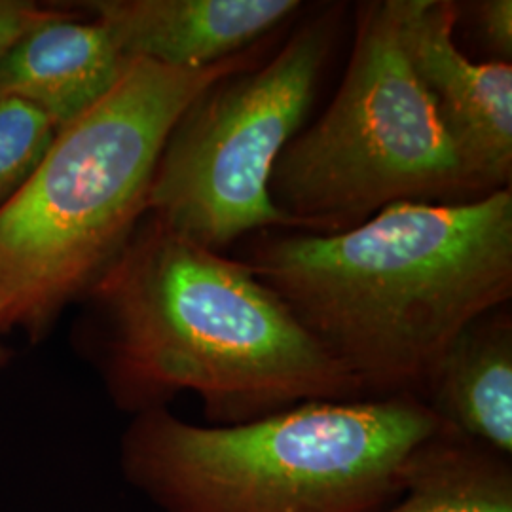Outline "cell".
I'll return each mask as SVG.
<instances>
[{
	"label": "cell",
	"mask_w": 512,
	"mask_h": 512,
	"mask_svg": "<svg viewBox=\"0 0 512 512\" xmlns=\"http://www.w3.org/2000/svg\"><path fill=\"white\" fill-rule=\"evenodd\" d=\"M86 296L95 361L114 403L133 414L181 393L198 395L215 425L366 399L245 262L150 215Z\"/></svg>",
	"instance_id": "6da1fadb"
},
{
	"label": "cell",
	"mask_w": 512,
	"mask_h": 512,
	"mask_svg": "<svg viewBox=\"0 0 512 512\" xmlns=\"http://www.w3.org/2000/svg\"><path fill=\"white\" fill-rule=\"evenodd\" d=\"M245 264L366 399H420L459 332L511 300V188L395 203L336 234L268 238Z\"/></svg>",
	"instance_id": "7a4b0ae2"
},
{
	"label": "cell",
	"mask_w": 512,
	"mask_h": 512,
	"mask_svg": "<svg viewBox=\"0 0 512 512\" xmlns=\"http://www.w3.org/2000/svg\"><path fill=\"white\" fill-rule=\"evenodd\" d=\"M251 50L203 69L133 59L97 105L57 131L33 177L0 209V332L38 338L92 291L147 217L169 131Z\"/></svg>",
	"instance_id": "3957f363"
},
{
	"label": "cell",
	"mask_w": 512,
	"mask_h": 512,
	"mask_svg": "<svg viewBox=\"0 0 512 512\" xmlns=\"http://www.w3.org/2000/svg\"><path fill=\"white\" fill-rule=\"evenodd\" d=\"M444 425L412 395L311 401L239 425L135 414L122 471L162 512H378Z\"/></svg>",
	"instance_id": "277c9868"
},
{
	"label": "cell",
	"mask_w": 512,
	"mask_h": 512,
	"mask_svg": "<svg viewBox=\"0 0 512 512\" xmlns=\"http://www.w3.org/2000/svg\"><path fill=\"white\" fill-rule=\"evenodd\" d=\"M270 196L308 234L344 232L395 203L482 198L410 69L395 0L357 8L342 86L277 158Z\"/></svg>",
	"instance_id": "5b68a950"
},
{
	"label": "cell",
	"mask_w": 512,
	"mask_h": 512,
	"mask_svg": "<svg viewBox=\"0 0 512 512\" xmlns=\"http://www.w3.org/2000/svg\"><path fill=\"white\" fill-rule=\"evenodd\" d=\"M336 16L332 8L306 21L266 65L220 78L184 109L154 169L147 215L213 251L289 228L270 179L313 103Z\"/></svg>",
	"instance_id": "8992f818"
},
{
	"label": "cell",
	"mask_w": 512,
	"mask_h": 512,
	"mask_svg": "<svg viewBox=\"0 0 512 512\" xmlns=\"http://www.w3.org/2000/svg\"><path fill=\"white\" fill-rule=\"evenodd\" d=\"M399 35L420 82L478 196L509 190L512 179V67L475 63L454 40L459 6L395 0Z\"/></svg>",
	"instance_id": "52a82bcc"
},
{
	"label": "cell",
	"mask_w": 512,
	"mask_h": 512,
	"mask_svg": "<svg viewBox=\"0 0 512 512\" xmlns=\"http://www.w3.org/2000/svg\"><path fill=\"white\" fill-rule=\"evenodd\" d=\"M78 10L109 29L128 59L203 69L249 52L300 10L298 0H88Z\"/></svg>",
	"instance_id": "ba28073f"
},
{
	"label": "cell",
	"mask_w": 512,
	"mask_h": 512,
	"mask_svg": "<svg viewBox=\"0 0 512 512\" xmlns=\"http://www.w3.org/2000/svg\"><path fill=\"white\" fill-rule=\"evenodd\" d=\"M82 16L73 4H57L0 57V95L33 105L57 129L97 105L131 65L109 29Z\"/></svg>",
	"instance_id": "9c48e42d"
},
{
	"label": "cell",
	"mask_w": 512,
	"mask_h": 512,
	"mask_svg": "<svg viewBox=\"0 0 512 512\" xmlns=\"http://www.w3.org/2000/svg\"><path fill=\"white\" fill-rule=\"evenodd\" d=\"M420 401L444 427L512 458V319L505 306L450 342Z\"/></svg>",
	"instance_id": "30bf717a"
},
{
	"label": "cell",
	"mask_w": 512,
	"mask_h": 512,
	"mask_svg": "<svg viewBox=\"0 0 512 512\" xmlns=\"http://www.w3.org/2000/svg\"><path fill=\"white\" fill-rule=\"evenodd\" d=\"M378 512H512V458L442 427L412 452L403 492Z\"/></svg>",
	"instance_id": "8fae6325"
},
{
	"label": "cell",
	"mask_w": 512,
	"mask_h": 512,
	"mask_svg": "<svg viewBox=\"0 0 512 512\" xmlns=\"http://www.w3.org/2000/svg\"><path fill=\"white\" fill-rule=\"evenodd\" d=\"M57 131L33 105L0 95V209L33 177Z\"/></svg>",
	"instance_id": "7c38bea8"
},
{
	"label": "cell",
	"mask_w": 512,
	"mask_h": 512,
	"mask_svg": "<svg viewBox=\"0 0 512 512\" xmlns=\"http://www.w3.org/2000/svg\"><path fill=\"white\" fill-rule=\"evenodd\" d=\"M57 4L29 0H0V57L38 23L52 18Z\"/></svg>",
	"instance_id": "4fadbf2b"
},
{
	"label": "cell",
	"mask_w": 512,
	"mask_h": 512,
	"mask_svg": "<svg viewBox=\"0 0 512 512\" xmlns=\"http://www.w3.org/2000/svg\"><path fill=\"white\" fill-rule=\"evenodd\" d=\"M480 35L488 46L509 61L512 55V2L511 0H482L473 4ZM511 63V61H509Z\"/></svg>",
	"instance_id": "5bb4252c"
},
{
	"label": "cell",
	"mask_w": 512,
	"mask_h": 512,
	"mask_svg": "<svg viewBox=\"0 0 512 512\" xmlns=\"http://www.w3.org/2000/svg\"><path fill=\"white\" fill-rule=\"evenodd\" d=\"M6 359H8V351L0 346V365H4Z\"/></svg>",
	"instance_id": "9a60e30c"
}]
</instances>
